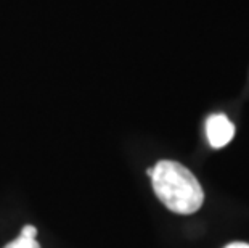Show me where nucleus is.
Returning a JSON list of instances; mask_svg holds the SVG:
<instances>
[{
    "mask_svg": "<svg viewBox=\"0 0 249 248\" xmlns=\"http://www.w3.org/2000/svg\"><path fill=\"white\" fill-rule=\"evenodd\" d=\"M153 189L162 205L174 213L192 214L201 208L204 192L195 174L177 161L164 160L148 170Z\"/></svg>",
    "mask_w": 249,
    "mask_h": 248,
    "instance_id": "obj_1",
    "label": "nucleus"
},
{
    "mask_svg": "<svg viewBox=\"0 0 249 248\" xmlns=\"http://www.w3.org/2000/svg\"><path fill=\"white\" fill-rule=\"evenodd\" d=\"M206 135L214 149H222L233 139L235 126L225 114H213L206 121Z\"/></svg>",
    "mask_w": 249,
    "mask_h": 248,
    "instance_id": "obj_2",
    "label": "nucleus"
},
{
    "mask_svg": "<svg viewBox=\"0 0 249 248\" xmlns=\"http://www.w3.org/2000/svg\"><path fill=\"white\" fill-rule=\"evenodd\" d=\"M3 248H40L37 239H28V237L19 235L17 240L10 242L8 245H5Z\"/></svg>",
    "mask_w": 249,
    "mask_h": 248,
    "instance_id": "obj_3",
    "label": "nucleus"
},
{
    "mask_svg": "<svg viewBox=\"0 0 249 248\" xmlns=\"http://www.w3.org/2000/svg\"><path fill=\"white\" fill-rule=\"evenodd\" d=\"M23 237H28V239H37V229L34 226H24L23 229H21V234Z\"/></svg>",
    "mask_w": 249,
    "mask_h": 248,
    "instance_id": "obj_4",
    "label": "nucleus"
},
{
    "mask_svg": "<svg viewBox=\"0 0 249 248\" xmlns=\"http://www.w3.org/2000/svg\"><path fill=\"white\" fill-rule=\"evenodd\" d=\"M225 248H249V245L248 244H241V242H235V244L227 245Z\"/></svg>",
    "mask_w": 249,
    "mask_h": 248,
    "instance_id": "obj_5",
    "label": "nucleus"
}]
</instances>
